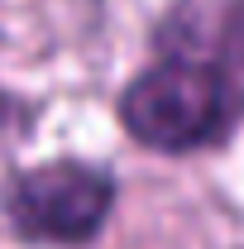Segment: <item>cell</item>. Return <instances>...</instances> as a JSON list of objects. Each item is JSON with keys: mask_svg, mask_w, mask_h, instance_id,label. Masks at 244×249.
<instances>
[{"mask_svg": "<svg viewBox=\"0 0 244 249\" xmlns=\"http://www.w3.org/2000/svg\"><path fill=\"white\" fill-rule=\"evenodd\" d=\"M120 124L124 134L149 154H201L230 134L235 91L215 62L201 58H163L129 77L120 91Z\"/></svg>", "mask_w": 244, "mask_h": 249, "instance_id": "6da1fadb", "label": "cell"}, {"mask_svg": "<svg viewBox=\"0 0 244 249\" xmlns=\"http://www.w3.org/2000/svg\"><path fill=\"white\" fill-rule=\"evenodd\" d=\"M115 211V178L105 168L53 158L5 182V220L24 245L82 249L105 230Z\"/></svg>", "mask_w": 244, "mask_h": 249, "instance_id": "7a4b0ae2", "label": "cell"}, {"mask_svg": "<svg viewBox=\"0 0 244 249\" xmlns=\"http://www.w3.org/2000/svg\"><path fill=\"white\" fill-rule=\"evenodd\" d=\"M215 53L230 62V67H244V0H230L225 5V19L215 29Z\"/></svg>", "mask_w": 244, "mask_h": 249, "instance_id": "3957f363", "label": "cell"}, {"mask_svg": "<svg viewBox=\"0 0 244 249\" xmlns=\"http://www.w3.org/2000/svg\"><path fill=\"white\" fill-rule=\"evenodd\" d=\"M34 120V106H24L19 96L0 91V134H15V129H29Z\"/></svg>", "mask_w": 244, "mask_h": 249, "instance_id": "277c9868", "label": "cell"}]
</instances>
